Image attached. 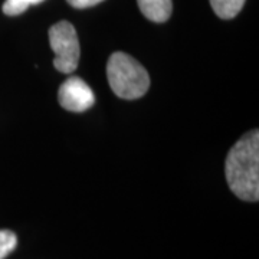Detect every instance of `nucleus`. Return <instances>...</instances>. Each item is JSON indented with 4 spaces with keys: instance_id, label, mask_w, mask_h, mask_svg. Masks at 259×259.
Instances as JSON below:
<instances>
[{
    "instance_id": "f257e3e1",
    "label": "nucleus",
    "mask_w": 259,
    "mask_h": 259,
    "mask_svg": "<svg viewBox=\"0 0 259 259\" xmlns=\"http://www.w3.org/2000/svg\"><path fill=\"white\" fill-rule=\"evenodd\" d=\"M226 180L231 190L242 200L258 202L259 199V133H246L231 148L226 164Z\"/></svg>"
},
{
    "instance_id": "f03ea898",
    "label": "nucleus",
    "mask_w": 259,
    "mask_h": 259,
    "mask_svg": "<svg viewBox=\"0 0 259 259\" xmlns=\"http://www.w3.org/2000/svg\"><path fill=\"white\" fill-rule=\"evenodd\" d=\"M107 78L112 93L122 100H137L148 91L150 76L133 56L115 52L107 64Z\"/></svg>"
},
{
    "instance_id": "7ed1b4c3",
    "label": "nucleus",
    "mask_w": 259,
    "mask_h": 259,
    "mask_svg": "<svg viewBox=\"0 0 259 259\" xmlns=\"http://www.w3.org/2000/svg\"><path fill=\"white\" fill-rule=\"evenodd\" d=\"M49 44L55 54L54 66L62 74L74 72L79 62V40L75 28L66 20L49 29Z\"/></svg>"
},
{
    "instance_id": "20e7f679",
    "label": "nucleus",
    "mask_w": 259,
    "mask_h": 259,
    "mask_svg": "<svg viewBox=\"0 0 259 259\" xmlns=\"http://www.w3.org/2000/svg\"><path fill=\"white\" fill-rule=\"evenodd\" d=\"M59 104L65 110L82 112L90 110L95 102V95L90 85L79 76H69L58 91Z\"/></svg>"
},
{
    "instance_id": "39448f33",
    "label": "nucleus",
    "mask_w": 259,
    "mask_h": 259,
    "mask_svg": "<svg viewBox=\"0 0 259 259\" xmlns=\"http://www.w3.org/2000/svg\"><path fill=\"white\" fill-rule=\"evenodd\" d=\"M141 13L151 22L163 23L173 12V0H137Z\"/></svg>"
},
{
    "instance_id": "423d86ee",
    "label": "nucleus",
    "mask_w": 259,
    "mask_h": 259,
    "mask_svg": "<svg viewBox=\"0 0 259 259\" xmlns=\"http://www.w3.org/2000/svg\"><path fill=\"white\" fill-rule=\"evenodd\" d=\"M213 12L221 19L235 18L243 8L245 0H210Z\"/></svg>"
},
{
    "instance_id": "0eeeda50",
    "label": "nucleus",
    "mask_w": 259,
    "mask_h": 259,
    "mask_svg": "<svg viewBox=\"0 0 259 259\" xmlns=\"http://www.w3.org/2000/svg\"><path fill=\"white\" fill-rule=\"evenodd\" d=\"M44 0H6L3 3V13L8 16H18L28 10L29 6L37 5Z\"/></svg>"
},
{
    "instance_id": "6e6552de",
    "label": "nucleus",
    "mask_w": 259,
    "mask_h": 259,
    "mask_svg": "<svg viewBox=\"0 0 259 259\" xmlns=\"http://www.w3.org/2000/svg\"><path fill=\"white\" fill-rule=\"evenodd\" d=\"M18 245V238L12 231H0V259H5Z\"/></svg>"
},
{
    "instance_id": "1a4fd4ad",
    "label": "nucleus",
    "mask_w": 259,
    "mask_h": 259,
    "mask_svg": "<svg viewBox=\"0 0 259 259\" xmlns=\"http://www.w3.org/2000/svg\"><path fill=\"white\" fill-rule=\"evenodd\" d=\"M66 2L75 9H87V8H93L104 0H66Z\"/></svg>"
}]
</instances>
